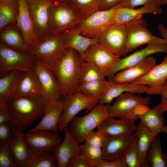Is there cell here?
Wrapping results in <instances>:
<instances>
[{
    "label": "cell",
    "instance_id": "obj_19",
    "mask_svg": "<svg viewBox=\"0 0 167 167\" xmlns=\"http://www.w3.org/2000/svg\"><path fill=\"white\" fill-rule=\"evenodd\" d=\"M65 105V101L63 98L58 101L47 102L42 119L27 132L45 130L58 132V124Z\"/></svg>",
    "mask_w": 167,
    "mask_h": 167
},
{
    "label": "cell",
    "instance_id": "obj_25",
    "mask_svg": "<svg viewBox=\"0 0 167 167\" xmlns=\"http://www.w3.org/2000/svg\"><path fill=\"white\" fill-rule=\"evenodd\" d=\"M41 93L40 83L35 68L24 72L12 91L13 94L32 98L41 96Z\"/></svg>",
    "mask_w": 167,
    "mask_h": 167
},
{
    "label": "cell",
    "instance_id": "obj_45",
    "mask_svg": "<svg viewBox=\"0 0 167 167\" xmlns=\"http://www.w3.org/2000/svg\"><path fill=\"white\" fill-rule=\"evenodd\" d=\"M81 152L72 158L70 161L67 167H94Z\"/></svg>",
    "mask_w": 167,
    "mask_h": 167
},
{
    "label": "cell",
    "instance_id": "obj_24",
    "mask_svg": "<svg viewBox=\"0 0 167 167\" xmlns=\"http://www.w3.org/2000/svg\"><path fill=\"white\" fill-rule=\"evenodd\" d=\"M162 11L161 7L156 5H145L137 9L118 6L113 24H126L142 19L144 14L159 15Z\"/></svg>",
    "mask_w": 167,
    "mask_h": 167
},
{
    "label": "cell",
    "instance_id": "obj_41",
    "mask_svg": "<svg viewBox=\"0 0 167 167\" xmlns=\"http://www.w3.org/2000/svg\"><path fill=\"white\" fill-rule=\"evenodd\" d=\"M16 130L15 125L12 121L0 124V143L9 147L12 141Z\"/></svg>",
    "mask_w": 167,
    "mask_h": 167
},
{
    "label": "cell",
    "instance_id": "obj_18",
    "mask_svg": "<svg viewBox=\"0 0 167 167\" xmlns=\"http://www.w3.org/2000/svg\"><path fill=\"white\" fill-rule=\"evenodd\" d=\"M35 69L41 88L42 97L47 102L59 100L63 98L60 87L51 71L36 62Z\"/></svg>",
    "mask_w": 167,
    "mask_h": 167
},
{
    "label": "cell",
    "instance_id": "obj_51",
    "mask_svg": "<svg viewBox=\"0 0 167 167\" xmlns=\"http://www.w3.org/2000/svg\"><path fill=\"white\" fill-rule=\"evenodd\" d=\"M157 105L163 113L167 111V100L160 101Z\"/></svg>",
    "mask_w": 167,
    "mask_h": 167
},
{
    "label": "cell",
    "instance_id": "obj_6",
    "mask_svg": "<svg viewBox=\"0 0 167 167\" xmlns=\"http://www.w3.org/2000/svg\"><path fill=\"white\" fill-rule=\"evenodd\" d=\"M84 19L69 4L53 2L49 10V28L51 35L71 28Z\"/></svg>",
    "mask_w": 167,
    "mask_h": 167
},
{
    "label": "cell",
    "instance_id": "obj_10",
    "mask_svg": "<svg viewBox=\"0 0 167 167\" xmlns=\"http://www.w3.org/2000/svg\"><path fill=\"white\" fill-rule=\"evenodd\" d=\"M127 33L126 51L127 54L145 44L167 43L162 38L152 34L143 19L126 24Z\"/></svg>",
    "mask_w": 167,
    "mask_h": 167
},
{
    "label": "cell",
    "instance_id": "obj_40",
    "mask_svg": "<svg viewBox=\"0 0 167 167\" xmlns=\"http://www.w3.org/2000/svg\"><path fill=\"white\" fill-rule=\"evenodd\" d=\"M81 152L86 158L94 166L102 159L101 148L94 146L84 142L80 145Z\"/></svg>",
    "mask_w": 167,
    "mask_h": 167
},
{
    "label": "cell",
    "instance_id": "obj_36",
    "mask_svg": "<svg viewBox=\"0 0 167 167\" xmlns=\"http://www.w3.org/2000/svg\"><path fill=\"white\" fill-rule=\"evenodd\" d=\"M101 0H70L68 4L84 19L99 11Z\"/></svg>",
    "mask_w": 167,
    "mask_h": 167
},
{
    "label": "cell",
    "instance_id": "obj_17",
    "mask_svg": "<svg viewBox=\"0 0 167 167\" xmlns=\"http://www.w3.org/2000/svg\"><path fill=\"white\" fill-rule=\"evenodd\" d=\"M82 58L83 62L91 63L108 74L120 59V57L108 51L98 42L91 45Z\"/></svg>",
    "mask_w": 167,
    "mask_h": 167
},
{
    "label": "cell",
    "instance_id": "obj_16",
    "mask_svg": "<svg viewBox=\"0 0 167 167\" xmlns=\"http://www.w3.org/2000/svg\"><path fill=\"white\" fill-rule=\"evenodd\" d=\"M167 80V55L161 62L155 66L147 73L131 83L144 85L148 87V95H159Z\"/></svg>",
    "mask_w": 167,
    "mask_h": 167
},
{
    "label": "cell",
    "instance_id": "obj_54",
    "mask_svg": "<svg viewBox=\"0 0 167 167\" xmlns=\"http://www.w3.org/2000/svg\"><path fill=\"white\" fill-rule=\"evenodd\" d=\"M164 132L165 133H166L167 134V126H165L163 128V130H162V132Z\"/></svg>",
    "mask_w": 167,
    "mask_h": 167
},
{
    "label": "cell",
    "instance_id": "obj_4",
    "mask_svg": "<svg viewBox=\"0 0 167 167\" xmlns=\"http://www.w3.org/2000/svg\"><path fill=\"white\" fill-rule=\"evenodd\" d=\"M67 49L63 46L61 32L48 36L28 52L34 56L37 62L53 71L56 62Z\"/></svg>",
    "mask_w": 167,
    "mask_h": 167
},
{
    "label": "cell",
    "instance_id": "obj_48",
    "mask_svg": "<svg viewBox=\"0 0 167 167\" xmlns=\"http://www.w3.org/2000/svg\"><path fill=\"white\" fill-rule=\"evenodd\" d=\"M122 0H101L99 10H105L109 9L118 5Z\"/></svg>",
    "mask_w": 167,
    "mask_h": 167
},
{
    "label": "cell",
    "instance_id": "obj_42",
    "mask_svg": "<svg viewBox=\"0 0 167 167\" xmlns=\"http://www.w3.org/2000/svg\"><path fill=\"white\" fill-rule=\"evenodd\" d=\"M16 166L9 147L0 143V167Z\"/></svg>",
    "mask_w": 167,
    "mask_h": 167
},
{
    "label": "cell",
    "instance_id": "obj_39",
    "mask_svg": "<svg viewBox=\"0 0 167 167\" xmlns=\"http://www.w3.org/2000/svg\"><path fill=\"white\" fill-rule=\"evenodd\" d=\"M120 158L125 163L127 167H141L137 136Z\"/></svg>",
    "mask_w": 167,
    "mask_h": 167
},
{
    "label": "cell",
    "instance_id": "obj_56",
    "mask_svg": "<svg viewBox=\"0 0 167 167\" xmlns=\"http://www.w3.org/2000/svg\"><path fill=\"white\" fill-rule=\"evenodd\" d=\"M7 0L13 1V0Z\"/></svg>",
    "mask_w": 167,
    "mask_h": 167
},
{
    "label": "cell",
    "instance_id": "obj_55",
    "mask_svg": "<svg viewBox=\"0 0 167 167\" xmlns=\"http://www.w3.org/2000/svg\"><path fill=\"white\" fill-rule=\"evenodd\" d=\"M164 157L166 161V162L167 164V153H165L164 154Z\"/></svg>",
    "mask_w": 167,
    "mask_h": 167
},
{
    "label": "cell",
    "instance_id": "obj_49",
    "mask_svg": "<svg viewBox=\"0 0 167 167\" xmlns=\"http://www.w3.org/2000/svg\"><path fill=\"white\" fill-rule=\"evenodd\" d=\"M157 27L160 34L162 38L167 42V27H165L162 24H159Z\"/></svg>",
    "mask_w": 167,
    "mask_h": 167
},
{
    "label": "cell",
    "instance_id": "obj_28",
    "mask_svg": "<svg viewBox=\"0 0 167 167\" xmlns=\"http://www.w3.org/2000/svg\"><path fill=\"white\" fill-rule=\"evenodd\" d=\"M163 113L157 105L151 109L148 107L138 114L137 117L151 132L157 135L162 132L165 126Z\"/></svg>",
    "mask_w": 167,
    "mask_h": 167
},
{
    "label": "cell",
    "instance_id": "obj_13",
    "mask_svg": "<svg viewBox=\"0 0 167 167\" xmlns=\"http://www.w3.org/2000/svg\"><path fill=\"white\" fill-rule=\"evenodd\" d=\"M23 136L32 153L51 152L62 141L58 132L47 130L23 133Z\"/></svg>",
    "mask_w": 167,
    "mask_h": 167
},
{
    "label": "cell",
    "instance_id": "obj_23",
    "mask_svg": "<svg viewBox=\"0 0 167 167\" xmlns=\"http://www.w3.org/2000/svg\"><path fill=\"white\" fill-rule=\"evenodd\" d=\"M148 87L144 85H137L129 83H117L108 80L105 89L100 98L99 103L111 104L114 99L126 92L137 94H147Z\"/></svg>",
    "mask_w": 167,
    "mask_h": 167
},
{
    "label": "cell",
    "instance_id": "obj_35",
    "mask_svg": "<svg viewBox=\"0 0 167 167\" xmlns=\"http://www.w3.org/2000/svg\"><path fill=\"white\" fill-rule=\"evenodd\" d=\"M108 81V80L104 79L81 82L79 87L78 92L88 96L98 99L99 101L105 89Z\"/></svg>",
    "mask_w": 167,
    "mask_h": 167
},
{
    "label": "cell",
    "instance_id": "obj_33",
    "mask_svg": "<svg viewBox=\"0 0 167 167\" xmlns=\"http://www.w3.org/2000/svg\"><path fill=\"white\" fill-rule=\"evenodd\" d=\"M167 167L158 134L156 136L147 154L145 167Z\"/></svg>",
    "mask_w": 167,
    "mask_h": 167
},
{
    "label": "cell",
    "instance_id": "obj_50",
    "mask_svg": "<svg viewBox=\"0 0 167 167\" xmlns=\"http://www.w3.org/2000/svg\"><path fill=\"white\" fill-rule=\"evenodd\" d=\"M160 95L161 96V101L167 100V80L162 87Z\"/></svg>",
    "mask_w": 167,
    "mask_h": 167
},
{
    "label": "cell",
    "instance_id": "obj_11",
    "mask_svg": "<svg viewBox=\"0 0 167 167\" xmlns=\"http://www.w3.org/2000/svg\"><path fill=\"white\" fill-rule=\"evenodd\" d=\"M126 24H113L107 27L98 39V42L114 55L120 57L127 55Z\"/></svg>",
    "mask_w": 167,
    "mask_h": 167
},
{
    "label": "cell",
    "instance_id": "obj_46",
    "mask_svg": "<svg viewBox=\"0 0 167 167\" xmlns=\"http://www.w3.org/2000/svg\"><path fill=\"white\" fill-rule=\"evenodd\" d=\"M95 167H127L125 163L120 158L109 161L101 159L94 165Z\"/></svg>",
    "mask_w": 167,
    "mask_h": 167
},
{
    "label": "cell",
    "instance_id": "obj_8",
    "mask_svg": "<svg viewBox=\"0 0 167 167\" xmlns=\"http://www.w3.org/2000/svg\"><path fill=\"white\" fill-rule=\"evenodd\" d=\"M36 61L28 52L13 49L0 42V76L15 70L28 72L35 68Z\"/></svg>",
    "mask_w": 167,
    "mask_h": 167
},
{
    "label": "cell",
    "instance_id": "obj_53",
    "mask_svg": "<svg viewBox=\"0 0 167 167\" xmlns=\"http://www.w3.org/2000/svg\"><path fill=\"white\" fill-rule=\"evenodd\" d=\"M53 2H60L68 3L70 0H50Z\"/></svg>",
    "mask_w": 167,
    "mask_h": 167
},
{
    "label": "cell",
    "instance_id": "obj_3",
    "mask_svg": "<svg viewBox=\"0 0 167 167\" xmlns=\"http://www.w3.org/2000/svg\"><path fill=\"white\" fill-rule=\"evenodd\" d=\"M111 105L99 103L86 115L75 116L72 120L67 126L68 130L79 144L84 142L87 136L109 117Z\"/></svg>",
    "mask_w": 167,
    "mask_h": 167
},
{
    "label": "cell",
    "instance_id": "obj_26",
    "mask_svg": "<svg viewBox=\"0 0 167 167\" xmlns=\"http://www.w3.org/2000/svg\"><path fill=\"white\" fill-rule=\"evenodd\" d=\"M136 120L109 117L97 129L101 130L106 137L132 135L134 134Z\"/></svg>",
    "mask_w": 167,
    "mask_h": 167
},
{
    "label": "cell",
    "instance_id": "obj_29",
    "mask_svg": "<svg viewBox=\"0 0 167 167\" xmlns=\"http://www.w3.org/2000/svg\"><path fill=\"white\" fill-rule=\"evenodd\" d=\"M63 44L66 49H72L78 52L82 57L87 49L98 42L97 39H92L72 31L70 29L62 32Z\"/></svg>",
    "mask_w": 167,
    "mask_h": 167
},
{
    "label": "cell",
    "instance_id": "obj_20",
    "mask_svg": "<svg viewBox=\"0 0 167 167\" xmlns=\"http://www.w3.org/2000/svg\"><path fill=\"white\" fill-rule=\"evenodd\" d=\"M64 131L63 140L53 151L58 167H67L70 160L81 152L80 144L71 134L68 127Z\"/></svg>",
    "mask_w": 167,
    "mask_h": 167
},
{
    "label": "cell",
    "instance_id": "obj_15",
    "mask_svg": "<svg viewBox=\"0 0 167 167\" xmlns=\"http://www.w3.org/2000/svg\"><path fill=\"white\" fill-rule=\"evenodd\" d=\"M160 53H167V43L147 45L145 47L121 59L109 71L107 77L111 80L114 75L126 68L136 65L152 55Z\"/></svg>",
    "mask_w": 167,
    "mask_h": 167
},
{
    "label": "cell",
    "instance_id": "obj_52",
    "mask_svg": "<svg viewBox=\"0 0 167 167\" xmlns=\"http://www.w3.org/2000/svg\"><path fill=\"white\" fill-rule=\"evenodd\" d=\"M155 1L157 5L160 7L167 4V0H155Z\"/></svg>",
    "mask_w": 167,
    "mask_h": 167
},
{
    "label": "cell",
    "instance_id": "obj_7",
    "mask_svg": "<svg viewBox=\"0 0 167 167\" xmlns=\"http://www.w3.org/2000/svg\"><path fill=\"white\" fill-rule=\"evenodd\" d=\"M118 6L106 10L98 11L70 29L87 37L97 39L109 26L113 24Z\"/></svg>",
    "mask_w": 167,
    "mask_h": 167
},
{
    "label": "cell",
    "instance_id": "obj_31",
    "mask_svg": "<svg viewBox=\"0 0 167 167\" xmlns=\"http://www.w3.org/2000/svg\"><path fill=\"white\" fill-rule=\"evenodd\" d=\"M134 134L136 135L138 139V147L141 167H145L148 151L157 135L151 132L141 122L136 125Z\"/></svg>",
    "mask_w": 167,
    "mask_h": 167
},
{
    "label": "cell",
    "instance_id": "obj_27",
    "mask_svg": "<svg viewBox=\"0 0 167 167\" xmlns=\"http://www.w3.org/2000/svg\"><path fill=\"white\" fill-rule=\"evenodd\" d=\"M23 131L16 129L9 147L17 166L27 167L32 152L24 138Z\"/></svg>",
    "mask_w": 167,
    "mask_h": 167
},
{
    "label": "cell",
    "instance_id": "obj_43",
    "mask_svg": "<svg viewBox=\"0 0 167 167\" xmlns=\"http://www.w3.org/2000/svg\"><path fill=\"white\" fill-rule=\"evenodd\" d=\"M106 137L103 131L97 129L90 133L86 137L84 142L90 145L102 148Z\"/></svg>",
    "mask_w": 167,
    "mask_h": 167
},
{
    "label": "cell",
    "instance_id": "obj_1",
    "mask_svg": "<svg viewBox=\"0 0 167 167\" xmlns=\"http://www.w3.org/2000/svg\"><path fill=\"white\" fill-rule=\"evenodd\" d=\"M47 104L41 96L32 98L12 94L7 106L16 129L23 131L43 117Z\"/></svg>",
    "mask_w": 167,
    "mask_h": 167
},
{
    "label": "cell",
    "instance_id": "obj_34",
    "mask_svg": "<svg viewBox=\"0 0 167 167\" xmlns=\"http://www.w3.org/2000/svg\"><path fill=\"white\" fill-rule=\"evenodd\" d=\"M18 9L17 0H0V30L17 23Z\"/></svg>",
    "mask_w": 167,
    "mask_h": 167
},
{
    "label": "cell",
    "instance_id": "obj_38",
    "mask_svg": "<svg viewBox=\"0 0 167 167\" xmlns=\"http://www.w3.org/2000/svg\"><path fill=\"white\" fill-rule=\"evenodd\" d=\"M107 75V73L102 71L94 64L83 62L81 66V83L105 79Z\"/></svg>",
    "mask_w": 167,
    "mask_h": 167
},
{
    "label": "cell",
    "instance_id": "obj_5",
    "mask_svg": "<svg viewBox=\"0 0 167 167\" xmlns=\"http://www.w3.org/2000/svg\"><path fill=\"white\" fill-rule=\"evenodd\" d=\"M151 98L143 97L132 92H125L115 99L109 111V117L137 120V115L148 107Z\"/></svg>",
    "mask_w": 167,
    "mask_h": 167
},
{
    "label": "cell",
    "instance_id": "obj_12",
    "mask_svg": "<svg viewBox=\"0 0 167 167\" xmlns=\"http://www.w3.org/2000/svg\"><path fill=\"white\" fill-rule=\"evenodd\" d=\"M18 15L16 24L24 38L28 52L40 43L27 0H17Z\"/></svg>",
    "mask_w": 167,
    "mask_h": 167
},
{
    "label": "cell",
    "instance_id": "obj_37",
    "mask_svg": "<svg viewBox=\"0 0 167 167\" xmlns=\"http://www.w3.org/2000/svg\"><path fill=\"white\" fill-rule=\"evenodd\" d=\"M58 166L55 156L51 152H32L27 167H56Z\"/></svg>",
    "mask_w": 167,
    "mask_h": 167
},
{
    "label": "cell",
    "instance_id": "obj_47",
    "mask_svg": "<svg viewBox=\"0 0 167 167\" xmlns=\"http://www.w3.org/2000/svg\"><path fill=\"white\" fill-rule=\"evenodd\" d=\"M11 121V114L7 106L0 107V124Z\"/></svg>",
    "mask_w": 167,
    "mask_h": 167
},
{
    "label": "cell",
    "instance_id": "obj_2",
    "mask_svg": "<svg viewBox=\"0 0 167 167\" xmlns=\"http://www.w3.org/2000/svg\"><path fill=\"white\" fill-rule=\"evenodd\" d=\"M82 57L72 49L56 62L53 71L60 87L63 98L78 92L81 83Z\"/></svg>",
    "mask_w": 167,
    "mask_h": 167
},
{
    "label": "cell",
    "instance_id": "obj_9",
    "mask_svg": "<svg viewBox=\"0 0 167 167\" xmlns=\"http://www.w3.org/2000/svg\"><path fill=\"white\" fill-rule=\"evenodd\" d=\"M63 98L65 105L58 125V131L61 132L64 131L72 120L79 112L86 110L88 113L99 103L98 100L88 96L79 92Z\"/></svg>",
    "mask_w": 167,
    "mask_h": 167
},
{
    "label": "cell",
    "instance_id": "obj_44",
    "mask_svg": "<svg viewBox=\"0 0 167 167\" xmlns=\"http://www.w3.org/2000/svg\"><path fill=\"white\" fill-rule=\"evenodd\" d=\"M117 5L119 7L131 8H135L139 6H157L155 0H122Z\"/></svg>",
    "mask_w": 167,
    "mask_h": 167
},
{
    "label": "cell",
    "instance_id": "obj_14",
    "mask_svg": "<svg viewBox=\"0 0 167 167\" xmlns=\"http://www.w3.org/2000/svg\"><path fill=\"white\" fill-rule=\"evenodd\" d=\"M40 42L51 35L49 28V10L53 1L50 0H27Z\"/></svg>",
    "mask_w": 167,
    "mask_h": 167
},
{
    "label": "cell",
    "instance_id": "obj_21",
    "mask_svg": "<svg viewBox=\"0 0 167 167\" xmlns=\"http://www.w3.org/2000/svg\"><path fill=\"white\" fill-rule=\"evenodd\" d=\"M136 137L135 134L130 135L106 137L102 148V159L111 161L120 159Z\"/></svg>",
    "mask_w": 167,
    "mask_h": 167
},
{
    "label": "cell",
    "instance_id": "obj_30",
    "mask_svg": "<svg viewBox=\"0 0 167 167\" xmlns=\"http://www.w3.org/2000/svg\"><path fill=\"white\" fill-rule=\"evenodd\" d=\"M1 43L15 50L28 52L24 38L16 24H11L0 30Z\"/></svg>",
    "mask_w": 167,
    "mask_h": 167
},
{
    "label": "cell",
    "instance_id": "obj_32",
    "mask_svg": "<svg viewBox=\"0 0 167 167\" xmlns=\"http://www.w3.org/2000/svg\"><path fill=\"white\" fill-rule=\"evenodd\" d=\"M24 72L11 71L0 79V107L7 106V101L12 94L13 90L18 80Z\"/></svg>",
    "mask_w": 167,
    "mask_h": 167
},
{
    "label": "cell",
    "instance_id": "obj_22",
    "mask_svg": "<svg viewBox=\"0 0 167 167\" xmlns=\"http://www.w3.org/2000/svg\"><path fill=\"white\" fill-rule=\"evenodd\" d=\"M156 65V58L149 56L139 63L117 72L111 80L117 83H131L146 74Z\"/></svg>",
    "mask_w": 167,
    "mask_h": 167
}]
</instances>
